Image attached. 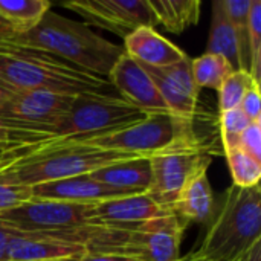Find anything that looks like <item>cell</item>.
Returning <instances> with one entry per match:
<instances>
[{
    "label": "cell",
    "instance_id": "obj_28",
    "mask_svg": "<svg viewBox=\"0 0 261 261\" xmlns=\"http://www.w3.org/2000/svg\"><path fill=\"white\" fill-rule=\"evenodd\" d=\"M34 199L32 187L0 182V213L14 210Z\"/></svg>",
    "mask_w": 261,
    "mask_h": 261
},
{
    "label": "cell",
    "instance_id": "obj_16",
    "mask_svg": "<svg viewBox=\"0 0 261 261\" xmlns=\"http://www.w3.org/2000/svg\"><path fill=\"white\" fill-rule=\"evenodd\" d=\"M124 52L147 67H165L182 61L187 54L162 37L154 28H139L124 38Z\"/></svg>",
    "mask_w": 261,
    "mask_h": 261
},
{
    "label": "cell",
    "instance_id": "obj_23",
    "mask_svg": "<svg viewBox=\"0 0 261 261\" xmlns=\"http://www.w3.org/2000/svg\"><path fill=\"white\" fill-rule=\"evenodd\" d=\"M252 0H223V6L234 28L239 49L242 70L249 72V11Z\"/></svg>",
    "mask_w": 261,
    "mask_h": 261
},
{
    "label": "cell",
    "instance_id": "obj_24",
    "mask_svg": "<svg viewBox=\"0 0 261 261\" xmlns=\"http://www.w3.org/2000/svg\"><path fill=\"white\" fill-rule=\"evenodd\" d=\"M225 156L232 176V185L239 188H254L260 185L261 162L255 161L240 148L225 151Z\"/></svg>",
    "mask_w": 261,
    "mask_h": 261
},
{
    "label": "cell",
    "instance_id": "obj_6",
    "mask_svg": "<svg viewBox=\"0 0 261 261\" xmlns=\"http://www.w3.org/2000/svg\"><path fill=\"white\" fill-rule=\"evenodd\" d=\"M145 116L147 113L118 95H80L73 98L70 109L43 132L38 142L81 141L124 128Z\"/></svg>",
    "mask_w": 261,
    "mask_h": 261
},
{
    "label": "cell",
    "instance_id": "obj_13",
    "mask_svg": "<svg viewBox=\"0 0 261 261\" xmlns=\"http://www.w3.org/2000/svg\"><path fill=\"white\" fill-rule=\"evenodd\" d=\"M168 210L159 206L147 193L119 196L89 205V225L135 226L167 214Z\"/></svg>",
    "mask_w": 261,
    "mask_h": 261
},
{
    "label": "cell",
    "instance_id": "obj_33",
    "mask_svg": "<svg viewBox=\"0 0 261 261\" xmlns=\"http://www.w3.org/2000/svg\"><path fill=\"white\" fill-rule=\"evenodd\" d=\"M12 145H14V138L11 128L0 119V153L11 148Z\"/></svg>",
    "mask_w": 261,
    "mask_h": 261
},
{
    "label": "cell",
    "instance_id": "obj_12",
    "mask_svg": "<svg viewBox=\"0 0 261 261\" xmlns=\"http://www.w3.org/2000/svg\"><path fill=\"white\" fill-rule=\"evenodd\" d=\"M118 96L141 109L144 113H168L164 99L161 98L153 80L145 69L122 54L107 76Z\"/></svg>",
    "mask_w": 261,
    "mask_h": 261
},
{
    "label": "cell",
    "instance_id": "obj_1",
    "mask_svg": "<svg viewBox=\"0 0 261 261\" xmlns=\"http://www.w3.org/2000/svg\"><path fill=\"white\" fill-rule=\"evenodd\" d=\"M130 158L138 156L102 150L75 139L18 145L0 153V182L35 187L87 174Z\"/></svg>",
    "mask_w": 261,
    "mask_h": 261
},
{
    "label": "cell",
    "instance_id": "obj_2",
    "mask_svg": "<svg viewBox=\"0 0 261 261\" xmlns=\"http://www.w3.org/2000/svg\"><path fill=\"white\" fill-rule=\"evenodd\" d=\"M6 41L46 52L73 67L107 78L124 49L98 34L87 24L47 11L41 21L24 34H14Z\"/></svg>",
    "mask_w": 261,
    "mask_h": 261
},
{
    "label": "cell",
    "instance_id": "obj_39",
    "mask_svg": "<svg viewBox=\"0 0 261 261\" xmlns=\"http://www.w3.org/2000/svg\"><path fill=\"white\" fill-rule=\"evenodd\" d=\"M180 261H182V260H180Z\"/></svg>",
    "mask_w": 261,
    "mask_h": 261
},
{
    "label": "cell",
    "instance_id": "obj_5",
    "mask_svg": "<svg viewBox=\"0 0 261 261\" xmlns=\"http://www.w3.org/2000/svg\"><path fill=\"white\" fill-rule=\"evenodd\" d=\"M81 142L145 158L176 150H205L194 130V121H184L170 113H151L124 128L81 139Z\"/></svg>",
    "mask_w": 261,
    "mask_h": 261
},
{
    "label": "cell",
    "instance_id": "obj_15",
    "mask_svg": "<svg viewBox=\"0 0 261 261\" xmlns=\"http://www.w3.org/2000/svg\"><path fill=\"white\" fill-rule=\"evenodd\" d=\"M32 193H34V199L58 200V202L81 203V205H90L112 197L125 196L119 191L110 190L106 185L99 184L89 173L35 185L32 187Z\"/></svg>",
    "mask_w": 261,
    "mask_h": 261
},
{
    "label": "cell",
    "instance_id": "obj_30",
    "mask_svg": "<svg viewBox=\"0 0 261 261\" xmlns=\"http://www.w3.org/2000/svg\"><path fill=\"white\" fill-rule=\"evenodd\" d=\"M239 109L251 122H261V96L258 84H254L246 92Z\"/></svg>",
    "mask_w": 261,
    "mask_h": 261
},
{
    "label": "cell",
    "instance_id": "obj_17",
    "mask_svg": "<svg viewBox=\"0 0 261 261\" xmlns=\"http://www.w3.org/2000/svg\"><path fill=\"white\" fill-rule=\"evenodd\" d=\"M95 180L125 196L144 194L151 185L150 158L138 156L101 167L89 173Z\"/></svg>",
    "mask_w": 261,
    "mask_h": 261
},
{
    "label": "cell",
    "instance_id": "obj_4",
    "mask_svg": "<svg viewBox=\"0 0 261 261\" xmlns=\"http://www.w3.org/2000/svg\"><path fill=\"white\" fill-rule=\"evenodd\" d=\"M261 242V188L231 185L202 243L187 261H232Z\"/></svg>",
    "mask_w": 261,
    "mask_h": 261
},
{
    "label": "cell",
    "instance_id": "obj_27",
    "mask_svg": "<svg viewBox=\"0 0 261 261\" xmlns=\"http://www.w3.org/2000/svg\"><path fill=\"white\" fill-rule=\"evenodd\" d=\"M249 124L251 121L243 115L240 109H232L220 113V133L225 151L239 148L240 136Z\"/></svg>",
    "mask_w": 261,
    "mask_h": 261
},
{
    "label": "cell",
    "instance_id": "obj_9",
    "mask_svg": "<svg viewBox=\"0 0 261 261\" xmlns=\"http://www.w3.org/2000/svg\"><path fill=\"white\" fill-rule=\"evenodd\" d=\"M188 223L174 213L130 228L122 248L124 255L139 261H180V246Z\"/></svg>",
    "mask_w": 261,
    "mask_h": 261
},
{
    "label": "cell",
    "instance_id": "obj_37",
    "mask_svg": "<svg viewBox=\"0 0 261 261\" xmlns=\"http://www.w3.org/2000/svg\"><path fill=\"white\" fill-rule=\"evenodd\" d=\"M50 261H80V258H67V260H50Z\"/></svg>",
    "mask_w": 261,
    "mask_h": 261
},
{
    "label": "cell",
    "instance_id": "obj_14",
    "mask_svg": "<svg viewBox=\"0 0 261 261\" xmlns=\"http://www.w3.org/2000/svg\"><path fill=\"white\" fill-rule=\"evenodd\" d=\"M87 249L64 234H28L14 229L6 261H50L80 258Z\"/></svg>",
    "mask_w": 261,
    "mask_h": 261
},
{
    "label": "cell",
    "instance_id": "obj_25",
    "mask_svg": "<svg viewBox=\"0 0 261 261\" xmlns=\"http://www.w3.org/2000/svg\"><path fill=\"white\" fill-rule=\"evenodd\" d=\"M257 84L249 72L246 70H236L232 72L220 86L219 92V110L220 113L239 109L242 99L245 98L246 92ZM260 86V84H258Z\"/></svg>",
    "mask_w": 261,
    "mask_h": 261
},
{
    "label": "cell",
    "instance_id": "obj_35",
    "mask_svg": "<svg viewBox=\"0 0 261 261\" xmlns=\"http://www.w3.org/2000/svg\"><path fill=\"white\" fill-rule=\"evenodd\" d=\"M17 89H14L12 86H9L6 81H3L0 78V109L3 107V104L9 99V96L15 92Z\"/></svg>",
    "mask_w": 261,
    "mask_h": 261
},
{
    "label": "cell",
    "instance_id": "obj_10",
    "mask_svg": "<svg viewBox=\"0 0 261 261\" xmlns=\"http://www.w3.org/2000/svg\"><path fill=\"white\" fill-rule=\"evenodd\" d=\"M89 24L125 38L139 28L158 24L148 0H73L61 3Z\"/></svg>",
    "mask_w": 261,
    "mask_h": 261
},
{
    "label": "cell",
    "instance_id": "obj_31",
    "mask_svg": "<svg viewBox=\"0 0 261 261\" xmlns=\"http://www.w3.org/2000/svg\"><path fill=\"white\" fill-rule=\"evenodd\" d=\"M80 261H139L135 257L115 252H86Z\"/></svg>",
    "mask_w": 261,
    "mask_h": 261
},
{
    "label": "cell",
    "instance_id": "obj_29",
    "mask_svg": "<svg viewBox=\"0 0 261 261\" xmlns=\"http://www.w3.org/2000/svg\"><path fill=\"white\" fill-rule=\"evenodd\" d=\"M239 148L261 162V122H251L240 136Z\"/></svg>",
    "mask_w": 261,
    "mask_h": 261
},
{
    "label": "cell",
    "instance_id": "obj_32",
    "mask_svg": "<svg viewBox=\"0 0 261 261\" xmlns=\"http://www.w3.org/2000/svg\"><path fill=\"white\" fill-rule=\"evenodd\" d=\"M12 234H14V229L0 222V261H6L8 246H9V240Z\"/></svg>",
    "mask_w": 261,
    "mask_h": 261
},
{
    "label": "cell",
    "instance_id": "obj_19",
    "mask_svg": "<svg viewBox=\"0 0 261 261\" xmlns=\"http://www.w3.org/2000/svg\"><path fill=\"white\" fill-rule=\"evenodd\" d=\"M205 54L220 55L234 67V70H242L239 41L223 6V0H216L213 3L211 28Z\"/></svg>",
    "mask_w": 261,
    "mask_h": 261
},
{
    "label": "cell",
    "instance_id": "obj_36",
    "mask_svg": "<svg viewBox=\"0 0 261 261\" xmlns=\"http://www.w3.org/2000/svg\"><path fill=\"white\" fill-rule=\"evenodd\" d=\"M14 34H12V31H11V28L6 24V23H3L2 20H0V40H6V38H9V37H12Z\"/></svg>",
    "mask_w": 261,
    "mask_h": 261
},
{
    "label": "cell",
    "instance_id": "obj_7",
    "mask_svg": "<svg viewBox=\"0 0 261 261\" xmlns=\"http://www.w3.org/2000/svg\"><path fill=\"white\" fill-rule=\"evenodd\" d=\"M213 158L205 150H176L150 158L151 185L147 194L164 210L171 208L184 188L208 171Z\"/></svg>",
    "mask_w": 261,
    "mask_h": 261
},
{
    "label": "cell",
    "instance_id": "obj_3",
    "mask_svg": "<svg viewBox=\"0 0 261 261\" xmlns=\"http://www.w3.org/2000/svg\"><path fill=\"white\" fill-rule=\"evenodd\" d=\"M0 78L18 90H40L66 96L116 95L107 78L6 40L0 47Z\"/></svg>",
    "mask_w": 261,
    "mask_h": 261
},
{
    "label": "cell",
    "instance_id": "obj_26",
    "mask_svg": "<svg viewBox=\"0 0 261 261\" xmlns=\"http://www.w3.org/2000/svg\"><path fill=\"white\" fill-rule=\"evenodd\" d=\"M249 73L257 84L261 75V0H252L249 11Z\"/></svg>",
    "mask_w": 261,
    "mask_h": 261
},
{
    "label": "cell",
    "instance_id": "obj_38",
    "mask_svg": "<svg viewBox=\"0 0 261 261\" xmlns=\"http://www.w3.org/2000/svg\"><path fill=\"white\" fill-rule=\"evenodd\" d=\"M2 43H3V40H0V47H2Z\"/></svg>",
    "mask_w": 261,
    "mask_h": 261
},
{
    "label": "cell",
    "instance_id": "obj_21",
    "mask_svg": "<svg viewBox=\"0 0 261 261\" xmlns=\"http://www.w3.org/2000/svg\"><path fill=\"white\" fill-rule=\"evenodd\" d=\"M49 9L47 0H0V20L12 34H24L34 29Z\"/></svg>",
    "mask_w": 261,
    "mask_h": 261
},
{
    "label": "cell",
    "instance_id": "obj_20",
    "mask_svg": "<svg viewBox=\"0 0 261 261\" xmlns=\"http://www.w3.org/2000/svg\"><path fill=\"white\" fill-rule=\"evenodd\" d=\"M148 3L156 21L173 34L197 24L202 9L199 0H148Z\"/></svg>",
    "mask_w": 261,
    "mask_h": 261
},
{
    "label": "cell",
    "instance_id": "obj_18",
    "mask_svg": "<svg viewBox=\"0 0 261 261\" xmlns=\"http://www.w3.org/2000/svg\"><path fill=\"white\" fill-rule=\"evenodd\" d=\"M171 213L190 223L210 225L216 214V200L208 180V173L197 174L180 193L170 208Z\"/></svg>",
    "mask_w": 261,
    "mask_h": 261
},
{
    "label": "cell",
    "instance_id": "obj_22",
    "mask_svg": "<svg viewBox=\"0 0 261 261\" xmlns=\"http://www.w3.org/2000/svg\"><path fill=\"white\" fill-rule=\"evenodd\" d=\"M232 72L234 67L220 55L203 54L193 60V76L199 89L219 90Z\"/></svg>",
    "mask_w": 261,
    "mask_h": 261
},
{
    "label": "cell",
    "instance_id": "obj_8",
    "mask_svg": "<svg viewBox=\"0 0 261 261\" xmlns=\"http://www.w3.org/2000/svg\"><path fill=\"white\" fill-rule=\"evenodd\" d=\"M89 205L32 199L14 210L0 213V222L28 234H55L89 225Z\"/></svg>",
    "mask_w": 261,
    "mask_h": 261
},
{
    "label": "cell",
    "instance_id": "obj_34",
    "mask_svg": "<svg viewBox=\"0 0 261 261\" xmlns=\"http://www.w3.org/2000/svg\"><path fill=\"white\" fill-rule=\"evenodd\" d=\"M232 261H261V242L255 243L248 252H245L243 255L237 257Z\"/></svg>",
    "mask_w": 261,
    "mask_h": 261
},
{
    "label": "cell",
    "instance_id": "obj_11",
    "mask_svg": "<svg viewBox=\"0 0 261 261\" xmlns=\"http://www.w3.org/2000/svg\"><path fill=\"white\" fill-rule=\"evenodd\" d=\"M142 67L153 80L168 113L184 121H194L200 89L193 76V58L187 55L182 61L171 66Z\"/></svg>",
    "mask_w": 261,
    "mask_h": 261
}]
</instances>
